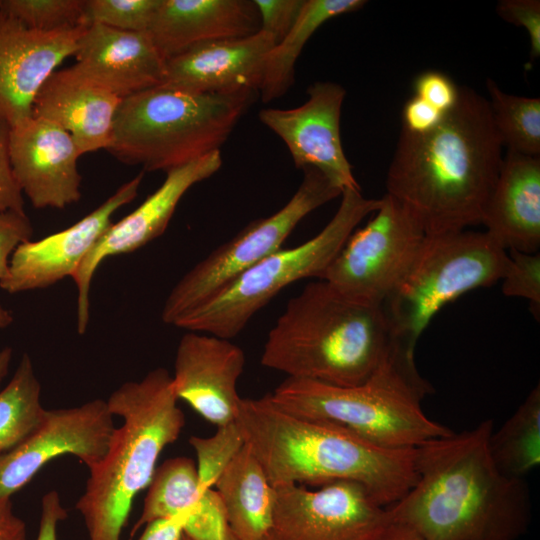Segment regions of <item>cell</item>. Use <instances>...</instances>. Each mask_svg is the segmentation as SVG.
Here are the masks:
<instances>
[{"label": "cell", "instance_id": "obj_43", "mask_svg": "<svg viewBox=\"0 0 540 540\" xmlns=\"http://www.w3.org/2000/svg\"><path fill=\"white\" fill-rule=\"evenodd\" d=\"M0 540H27L26 525L15 514L11 499L0 500Z\"/></svg>", "mask_w": 540, "mask_h": 540}, {"label": "cell", "instance_id": "obj_41", "mask_svg": "<svg viewBox=\"0 0 540 540\" xmlns=\"http://www.w3.org/2000/svg\"><path fill=\"white\" fill-rule=\"evenodd\" d=\"M67 518V510L62 506L56 491H49L42 498L41 518L37 540H57V524Z\"/></svg>", "mask_w": 540, "mask_h": 540}, {"label": "cell", "instance_id": "obj_33", "mask_svg": "<svg viewBox=\"0 0 540 540\" xmlns=\"http://www.w3.org/2000/svg\"><path fill=\"white\" fill-rule=\"evenodd\" d=\"M184 505V510H189L184 534L191 540H238L214 488H197L187 497Z\"/></svg>", "mask_w": 540, "mask_h": 540}, {"label": "cell", "instance_id": "obj_34", "mask_svg": "<svg viewBox=\"0 0 540 540\" xmlns=\"http://www.w3.org/2000/svg\"><path fill=\"white\" fill-rule=\"evenodd\" d=\"M509 262L502 277L501 290L505 296L519 297L530 303L537 319L540 312V253L509 250Z\"/></svg>", "mask_w": 540, "mask_h": 540}, {"label": "cell", "instance_id": "obj_10", "mask_svg": "<svg viewBox=\"0 0 540 540\" xmlns=\"http://www.w3.org/2000/svg\"><path fill=\"white\" fill-rule=\"evenodd\" d=\"M291 199L269 217L249 223L187 271L169 292L161 313L175 324L260 260L282 248L283 242L309 213L339 197L342 190L313 167Z\"/></svg>", "mask_w": 540, "mask_h": 540}, {"label": "cell", "instance_id": "obj_46", "mask_svg": "<svg viewBox=\"0 0 540 540\" xmlns=\"http://www.w3.org/2000/svg\"><path fill=\"white\" fill-rule=\"evenodd\" d=\"M182 540H191V539L184 534L183 537H182Z\"/></svg>", "mask_w": 540, "mask_h": 540}, {"label": "cell", "instance_id": "obj_32", "mask_svg": "<svg viewBox=\"0 0 540 540\" xmlns=\"http://www.w3.org/2000/svg\"><path fill=\"white\" fill-rule=\"evenodd\" d=\"M161 0H86V25L101 24L131 32H148Z\"/></svg>", "mask_w": 540, "mask_h": 540}, {"label": "cell", "instance_id": "obj_40", "mask_svg": "<svg viewBox=\"0 0 540 540\" xmlns=\"http://www.w3.org/2000/svg\"><path fill=\"white\" fill-rule=\"evenodd\" d=\"M445 115L414 95L403 107L402 129L414 134L426 133L435 128Z\"/></svg>", "mask_w": 540, "mask_h": 540}, {"label": "cell", "instance_id": "obj_6", "mask_svg": "<svg viewBox=\"0 0 540 540\" xmlns=\"http://www.w3.org/2000/svg\"><path fill=\"white\" fill-rule=\"evenodd\" d=\"M432 392L414 353L394 342L383 362L359 385L287 377L269 397L288 412L338 424L378 446L409 449L453 432L424 412L422 400Z\"/></svg>", "mask_w": 540, "mask_h": 540}, {"label": "cell", "instance_id": "obj_38", "mask_svg": "<svg viewBox=\"0 0 540 540\" xmlns=\"http://www.w3.org/2000/svg\"><path fill=\"white\" fill-rule=\"evenodd\" d=\"M33 227L25 211H0V281L5 278L15 249L31 239Z\"/></svg>", "mask_w": 540, "mask_h": 540}, {"label": "cell", "instance_id": "obj_23", "mask_svg": "<svg viewBox=\"0 0 540 540\" xmlns=\"http://www.w3.org/2000/svg\"><path fill=\"white\" fill-rule=\"evenodd\" d=\"M259 30L253 1L161 0L148 33L167 60L200 43L242 38Z\"/></svg>", "mask_w": 540, "mask_h": 540}, {"label": "cell", "instance_id": "obj_29", "mask_svg": "<svg viewBox=\"0 0 540 540\" xmlns=\"http://www.w3.org/2000/svg\"><path fill=\"white\" fill-rule=\"evenodd\" d=\"M494 127L507 151L540 156V99L503 92L492 79L486 80Z\"/></svg>", "mask_w": 540, "mask_h": 540}, {"label": "cell", "instance_id": "obj_35", "mask_svg": "<svg viewBox=\"0 0 540 540\" xmlns=\"http://www.w3.org/2000/svg\"><path fill=\"white\" fill-rule=\"evenodd\" d=\"M414 95L443 113L457 104L460 86L446 74L428 70L419 74L413 82Z\"/></svg>", "mask_w": 540, "mask_h": 540}, {"label": "cell", "instance_id": "obj_37", "mask_svg": "<svg viewBox=\"0 0 540 540\" xmlns=\"http://www.w3.org/2000/svg\"><path fill=\"white\" fill-rule=\"evenodd\" d=\"M260 29L278 43L295 23L304 0H255Z\"/></svg>", "mask_w": 540, "mask_h": 540}, {"label": "cell", "instance_id": "obj_16", "mask_svg": "<svg viewBox=\"0 0 540 540\" xmlns=\"http://www.w3.org/2000/svg\"><path fill=\"white\" fill-rule=\"evenodd\" d=\"M138 174L72 226L42 239H31L13 252L0 288L10 294L47 288L72 277L80 263L113 223L112 216L134 200L142 182Z\"/></svg>", "mask_w": 540, "mask_h": 540}, {"label": "cell", "instance_id": "obj_13", "mask_svg": "<svg viewBox=\"0 0 540 540\" xmlns=\"http://www.w3.org/2000/svg\"><path fill=\"white\" fill-rule=\"evenodd\" d=\"M115 427L107 401L46 410L21 443L0 455V500L22 489L52 459L73 455L88 468L106 454Z\"/></svg>", "mask_w": 540, "mask_h": 540}, {"label": "cell", "instance_id": "obj_36", "mask_svg": "<svg viewBox=\"0 0 540 540\" xmlns=\"http://www.w3.org/2000/svg\"><path fill=\"white\" fill-rule=\"evenodd\" d=\"M497 14L506 22L524 27L530 41V55H540V1L502 0L496 6Z\"/></svg>", "mask_w": 540, "mask_h": 540}, {"label": "cell", "instance_id": "obj_8", "mask_svg": "<svg viewBox=\"0 0 540 540\" xmlns=\"http://www.w3.org/2000/svg\"><path fill=\"white\" fill-rule=\"evenodd\" d=\"M327 225L306 242L279 249L237 276L182 317L175 327L231 339L283 288L298 280L320 279L358 224L380 206L361 189H344Z\"/></svg>", "mask_w": 540, "mask_h": 540}, {"label": "cell", "instance_id": "obj_28", "mask_svg": "<svg viewBox=\"0 0 540 540\" xmlns=\"http://www.w3.org/2000/svg\"><path fill=\"white\" fill-rule=\"evenodd\" d=\"M41 385L24 353L13 376L0 390V455L21 443L39 425L45 409Z\"/></svg>", "mask_w": 540, "mask_h": 540}, {"label": "cell", "instance_id": "obj_44", "mask_svg": "<svg viewBox=\"0 0 540 540\" xmlns=\"http://www.w3.org/2000/svg\"><path fill=\"white\" fill-rule=\"evenodd\" d=\"M374 540H424L409 526L389 519Z\"/></svg>", "mask_w": 540, "mask_h": 540}, {"label": "cell", "instance_id": "obj_24", "mask_svg": "<svg viewBox=\"0 0 540 540\" xmlns=\"http://www.w3.org/2000/svg\"><path fill=\"white\" fill-rule=\"evenodd\" d=\"M481 224L505 250L539 252L540 156L507 151Z\"/></svg>", "mask_w": 540, "mask_h": 540}, {"label": "cell", "instance_id": "obj_30", "mask_svg": "<svg viewBox=\"0 0 540 540\" xmlns=\"http://www.w3.org/2000/svg\"><path fill=\"white\" fill-rule=\"evenodd\" d=\"M86 0H0V13L40 31L87 26Z\"/></svg>", "mask_w": 540, "mask_h": 540}, {"label": "cell", "instance_id": "obj_20", "mask_svg": "<svg viewBox=\"0 0 540 540\" xmlns=\"http://www.w3.org/2000/svg\"><path fill=\"white\" fill-rule=\"evenodd\" d=\"M276 41L259 30L242 38L204 42L168 58L160 86L192 94L258 92Z\"/></svg>", "mask_w": 540, "mask_h": 540}, {"label": "cell", "instance_id": "obj_31", "mask_svg": "<svg viewBox=\"0 0 540 540\" xmlns=\"http://www.w3.org/2000/svg\"><path fill=\"white\" fill-rule=\"evenodd\" d=\"M189 444L197 457L198 486L205 490L214 488L223 471L245 445V440L233 421L218 426L212 436H191Z\"/></svg>", "mask_w": 540, "mask_h": 540}, {"label": "cell", "instance_id": "obj_7", "mask_svg": "<svg viewBox=\"0 0 540 540\" xmlns=\"http://www.w3.org/2000/svg\"><path fill=\"white\" fill-rule=\"evenodd\" d=\"M256 94H192L163 86L132 94L117 108L107 151L123 163L167 173L220 150Z\"/></svg>", "mask_w": 540, "mask_h": 540}, {"label": "cell", "instance_id": "obj_39", "mask_svg": "<svg viewBox=\"0 0 540 540\" xmlns=\"http://www.w3.org/2000/svg\"><path fill=\"white\" fill-rule=\"evenodd\" d=\"M10 124L0 116V211H24L23 193L10 161Z\"/></svg>", "mask_w": 540, "mask_h": 540}, {"label": "cell", "instance_id": "obj_18", "mask_svg": "<svg viewBox=\"0 0 540 540\" xmlns=\"http://www.w3.org/2000/svg\"><path fill=\"white\" fill-rule=\"evenodd\" d=\"M14 177L33 207L62 209L81 198L77 162L81 151L55 123L31 116L10 132Z\"/></svg>", "mask_w": 540, "mask_h": 540}, {"label": "cell", "instance_id": "obj_1", "mask_svg": "<svg viewBox=\"0 0 540 540\" xmlns=\"http://www.w3.org/2000/svg\"><path fill=\"white\" fill-rule=\"evenodd\" d=\"M492 420L415 447L416 481L386 507L389 519L424 540H518L528 531L531 497L523 478L502 473L489 438Z\"/></svg>", "mask_w": 540, "mask_h": 540}, {"label": "cell", "instance_id": "obj_42", "mask_svg": "<svg viewBox=\"0 0 540 540\" xmlns=\"http://www.w3.org/2000/svg\"><path fill=\"white\" fill-rule=\"evenodd\" d=\"M189 516L185 509L173 516L156 519L148 524L139 540H182Z\"/></svg>", "mask_w": 540, "mask_h": 540}, {"label": "cell", "instance_id": "obj_11", "mask_svg": "<svg viewBox=\"0 0 540 540\" xmlns=\"http://www.w3.org/2000/svg\"><path fill=\"white\" fill-rule=\"evenodd\" d=\"M374 213L349 236L319 280L352 300L382 306L407 274L426 233L413 213L387 193Z\"/></svg>", "mask_w": 540, "mask_h": 540}, {"label": "cell", "instance_id": "obj_19", "mask_svg": "<svg viewBox=\"0 0 540 540\" xmlns=\"http://www.w3.org/2000/svg\"><path fill=\"white\" fill-rule=\"evenodd\" d=\"M245 365L243 350L230 339L187 331L177 346L172 383L185 401L216 427L236 420L241 397L238 379Z\"/></svg>", "mask_w": 540, "mask_h": 540}, {"label": "cell", "instance_id": "obj_27", "mask_svg": "<svg viewBox=\"0 0 540 540\" xmlns=\"http://www.w3.org/2000/svg\"><path fill=\"white\" fill-rule=\"evenodd\" d=\"M491 457L498 469L523 478L540 464V385L537 384L514 413L489 438Z\"/></svg>", "mask_w": 540, "mask_h": 540}, {"label": "cell", "instance_id": "obj_45", "mask_svg": "<svg viewBox=\"0 0 540 540\" xmlns=\"http://www.w3.org/2000/svg\"><path fill=\"white\" fill-rule=\"evenodd\" d=\"M13 322L12 313L0 303V328H6ZM13 351L10 347L0 350V386L9 372Z\"/></svg>", "mask_w": 540, "mask_h": 540}, {"label": "cell", "instance_id": "obj_3", "mask_svg": "<svg viewBox=\"0 0 540 540\" xmlns=\"http://www.w3.org/2000/svg\"><path fill=\"white\" fill-rule=\"evenodd\" d=\"M235 422L273 487L354 481L386 508L416 481L415 448L378 446L338 424L288 412L269 394L242 398Z\"/></svg>", "mask_w": 540, "mask_h": 540}, {"label": "cell", "instance_id": "obj_25", "mask_svg": "<svg viewBox=\"0 0 540 540\" xmlns=\"http://www.w3.org/2000/svg\"><path fill=\"white\" fill-rule=\"evenodd\" d=\"M214 489L238 540H263L266 537L273 520L275 489L246 442L223 471Z\"/></svg>", "mask_w": 540, "mask_h": 540}, {"label": "cell", "instance_id": "obj_14", "mask_svg": "<svg viewBox=\"0 0 540 540\" xmlns=\"http://www.w3.org/2000/svg\"><path fill=\"white\" fill-rule=\"evenodd\" d=\"M222 165L220 150L166 173L162 185L140 206L112 223L85 256L72 278L77 288V331L86 332L89 322V293L99 265L112 256L133 252L161 236L183 195Z\"/></svg>", "mask_w": 540, "mask_h": 540}, {"label": "cell", "instance_id": "obj_4", "mask_svg": "<svg viewBox=\"0 0 540 540\" xmlns=\"http://www.w3.org/2000/svg\"><path fill=\"white\" fill-rule=\"evenodd\" d=\"M393 344L382 306L352 300L318 280L289 300L268 333L261 364L288 378L355 386Z\"/></svg>", "mask_w": 540, "mask_h": 540}, {"label": "cell", "instance_id": "obj_12", "mask_svg": "<svg viewBox=\"0 0 540 540\" xmlns=\"http://www.w3.org/2000/svg\"><path fill=\"white\" fill-rule=\"evenodd\" d=\"M274 489L273 520L263 540H374L389 521L386 508L354 481Z\"/></svg>", "mask_w": 540, "mask_h": 540}, {"label": "cell", "instance_id": "obj_15", "mask_svg": "<svg viewBox=\"0 0 540 540\" xmlns=\"http://www.w3.org/2000/svg\"><path fill=\"white\" fill-rule=\"evenodd\" d=\"M345 95L340 84L315 82L308 87V99L301 106L262 109L258 115L285 143L296 168H316L342 191L360 189L340 136Z\"/></svg>", "mask_w": 540, "mask_h": 540}, {"label": "cell", "instance_id": "obj_5", "mask_svg": "<svg viewBox=\"0 0 540 540\" xmlns=\"http://www.w3.org/2000/svg\"><path fill=\"white\" fill-rule=\"evenodd\" d=\"M177 402L172 376L161 367L123 383L108 398L109 410L123 423L114 429L104 457L89 467L75 506L89 540H120L136 495L150 485L160 453L185 425Z\"/></svg>", "mask_w": 540, "mask_h": 540}, {"label": "cell", "instance_id": "obj_9", "mask_svg": "<svg viewBox=\"0 0 540 540\" xmlns=\"http://www.w3.org/2000/svg\"><path fill=\"white\" fill-rule=\"evenodd\" d=\"M507 250L486 231L426 235L407 274L382 304L393 340L411 353L432 318L446 304L500 281Z\"/></svg>", "mask_w": 540, "mask_h": 540}, {"label": "cell", "instance_id": "obj_21", "mask_svg": "<svg viewBox=\"0 0 540 540\" xmlns=\"http://www.w3.org/2000/svg\"><path fill=\"white\" fill-rule=\"evenodd\" d=\"M73 67L119 98L160 86L166 60L148 32L88 25L74 54Z\"/></svg>", "mask_w": 540, "mask_h": 540}, {"label": "cell", "instance_id": "obj_26", "mask_svg": "<svg viewBox=\"0 0 540 540\" xmlns=\"http://www.w3.org/2000/svg\"><path fill=\"white\" fill-rule=\"evenodd\" d=\"M366 3L364 0H304L295 23L266 58L258 90L261 100L268 103L289 90L294 83L295 63L302 49L325 22L360 10Z\"/></svg>", "mask_w": 540, "mask_h": 540}, {"label": "cell", "instance_id": "obj_17", "mask_svg": "<svg viewBox=\"0 0 540 540\" xmlns=\"http://www.w3.org/2000/svg\"><path fill=\"white\" fill-rule=\"evenodd\" d=\"M86 27L40 31L0 13V116L11 127L32 116L42 85L74 56Z\"/></svg>", "mask_w": 540, "mask_h": 540}, {"label": "cell", "instance_id": "obj_2", "mask_svg": "<svg viewBox=\"0 0 540 540\" xmlns=\"http://www.w3.org/2000/svg\"><path fill=\"white\" fill-rule=\"evenodd\" d=\"M503 145L488 100L460 86L457 104L432 130L401 129L386 176L426 235L479 225L497 180Z\"/></svg>", "mask_w": 540, "mask_h": 540}, {"label": "cell", "instance_id": "obj_22", "mask_svg": "<svg viewBox=\"0 0 540 540\" xmlns=\"http://www.w3.org/2000/svg\"><path fill=\"white\" fill-rule=\"evenodd\" d=\"M121 98L79 73L73 66L56 70L35 97L32 116L68 132L82 154L110 145Z\"/></svg>", "mask_w": 540, "mask_h": 540}]
</instances>
